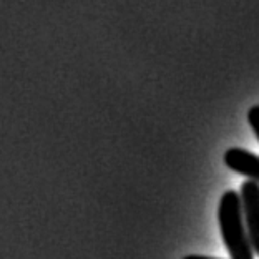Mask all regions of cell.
<instances>
[{
  "label": "cell",
  "instance_id": "cell-1",
  "mask_svg": "<svg viewBox=\"0 0 259 259\" xmlns=\"http://www.w3.org/2000/svg\"><path fill=\"white\" fill-rule=\"evenodd\" d=\"M218 221L223 243L229 252L231 259H254L248 229L244 223L243 201L238 191L228 190L220 199L218 206Z\"/></svg>",
  "mask_w": 259,
  "mask_h": 259
},
{
  "label": "cell",
  "instance_id": "cell-2",
  "mask_svg": "<svg viewBox=\"0 0 259 259\" xmlns=\"http://www.w3.org/2000/svg\"><path fill=\"white\" fill-rule=\"evenodd\" d=\"M241 201H243L244 223L248 229L252 249L259 257V183L246 180L241 185Z\"/></svg>",
  "mask_w": 259,
  "mask_h": 259
},
{
  "label": "cell",
  "instance_id": "cell-3",
  "mask_svg": "<svg viewBox=\"0 0 259 259\" xmlns=\"http://www.w3.org/2000/svg\"><path fill=\"white\" fill-rule=\"evenodd\" d=\"M223 160L229 169L259 183V156L254 153L241 148H229Z\"/></svg>",
  "mask_w": 259,
  "mask_h": 259
},
{
  "label": "cell",
  "instance_id": "cell-4",
  "mask_svg": "<svg viewBox=\"0 0 259 259\" xmlns=\"http://www.w3.org/2000/svg\"><path fill=\"white\" fill-rule=\"evenodd\" d=\"M248 121L251 128L254 130L256 137L259 140V105H254V107H251L249 111H248Z\"/></svg>",
  "mask_w": 259,
  "mask_h": 259
},
{
  "label": "cell",
  "instance_id": "cell-5",
  "mask_svg": "<svg viewBox=\"0 0 259 259\" xmlns=\"http://www.w3.org/2000/svg\"><path fill=\"white\" fill-rule=\"evenodd\" d=\"M183 259H216V257H206V256H198V254H191V256H186Z\"/></svg>",
  "mask_w": 259,
  "mask_h": 259
}]
</instances>
